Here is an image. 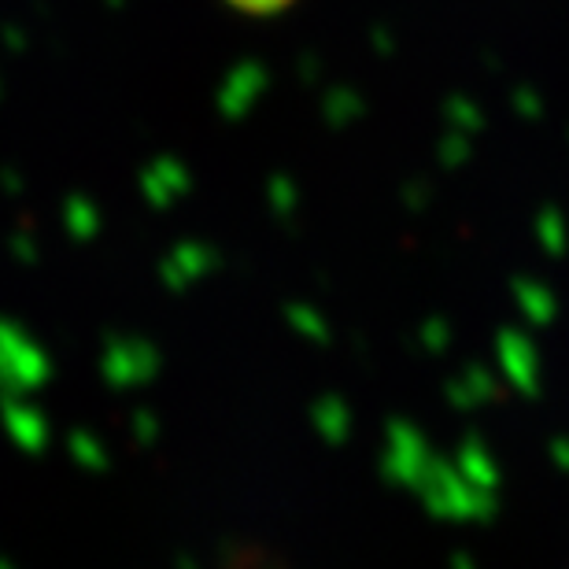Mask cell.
<instances>
[{
  "instance_id": "6da1fadb",
  "label": "cell",
  "mask_w": 569,
  "mask_h": 569,
  "mask_svg": "<svg viewBox=\"0 0 569 569\" xmlns=\"http://www.w3.org/2000/svg\"><path fill=\"white\" fill-rule=\"evenodd\" d=\"M233 11H241V16H281V11H289L296 0H226Z\"/></svg>"
}]
</instances>
